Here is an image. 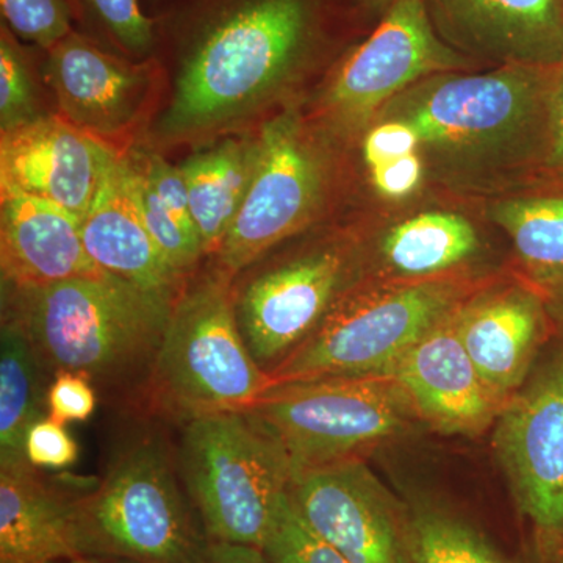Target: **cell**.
<instances>
[{
    "instance_id": "obj_35",
    "label": "cell",
    "mask_w": 563,
    "mask_h": 563,
    "mask_svg": "<svg viewBox=\"0 0 563 563\" xmlns=\"http://www.w3.org/2000/svg\"><path fill=\"white\" fill-rule=\"evenodd\" d=\"M374 190L388 201H401L412 196L424 179L422 152L404 155L368 168Z\"/></svg>"
},
{
    "instance_id": "obj_19",
    "label": "cell",
    "mask_w": 563,
    "mask_h": 563,
    "mask_svg": "<svg viewBox=\"0 0 563 563\" xmlns=\"http://www.w3.org/2000/svg\"><path fill=\"white\" fill-rule=\"evenodd\" d=\"M95 483L52 479L27 459L0 462V563L79 558V498Z\"/></svg>"
},
{
    "instance_id": "obj_21",
    "label": "cell",
    "mask_w": 563,
    "mask_h": 563,
    "mask_svg": "<svg viewBox=\"0 0 563 563\" xmlns=\"http://www.w3.org/2000/svg\"><path fill=\"white\" fill-rule=\"evenodd\" d=\"M81 240L102 272L144 290L177 298L188 277L174 269L151 239L133 196L131 166L117 155L103 173L90 209L81 218Z\"/></svg>"
},
{
    "instance_id": "obj_18",
    "label": "cell",
    "mask_w": 563,
    "mask_h": 563,
    "mask_svg": "<svg viewBox=\"0 0 563 563\" xmlns=\"http://www.w3.org/2000/svg\"><path fill=\"white\" fill-rule=\"evenodd\" d=\"M455 312L379 376L401 385L415 412L437 431L479 435L498 418L504 404L485 385L463 346Z\"/></svg>"
},
{
    "instance_id": "obj_37",
    "label": "cell",
    "mask_w": 563,
    "mask_h": 563,
    "mask_svg": "<svg viewBox=\"0 0 563 563\" xmlns=\"http://www.w3.org/2000/svg\"><path fill=\"white\" fill-rule=\"evenodd\" d=\"M207 563H265V558L258 548L210 542Z\"/></svg>"
},
{
    "instance_id": "obj_4",
    "label": "cell",
    "mask_w": 563,
    "mask_h": 563,
    "mask_svg": "<svg viewBox=\"0 0 563 563\" xmlns=\"http://www.w3.org/2000/svg\"><path fill=\"white\" fill-rule=\"evenodd\" d=\"M147 417L79 498L81 555L135 563H207L210 539L180 490L177 450Z\"/></svg>"
},
{
    "instance_id": "obj_6",
    "label": "cell",
    "mask_w": 563,
    "mask_h": 563,
    "mask_svg": "<svg viewBox=\"0 0 563 563\" xmlns=\"http://www.w3.org/2000/svg\"><path fill=\"white\" fill-rule=\"evenodd\" d=\"M180 428L181 484L210 542L262 550L295 476L284 448L244 410Z\"/></svg>"
},
{
    "instance_id": "obj_28",
    "label": "cell",
    "mask_w": 563,
    "mask_h": 563,
    "mask_svg": "<svg viewBox=\"0 0 563 563\" xmlns=\"http://www.w3.org/2000/svg\"><path fill=\"white\" fill-rule=\"evenodd\" d=\"M131 166V180L133 196L139 203L140 214L144 225L150 232L151 239L157 244L158 250L165 255L166 261L174 269L184 276H190L203 252L202 243L192 239L179 222L174 220L168 209L163 206L161 198L152 190L150 181L140 172L139 166L128 158Z\"/></svg>"
},
{
    "instance_id": "obj_20",
    "label": "cell",
    "mask_w": 563,
    "mask_h": 563,
    "mask_svg": "<svg viewBox=\"0 0 563 563\" xmlns=\"http://www.w3.org/2000/svg\"><path fill=\"white\" fill-rule=\"evenodd\" d=\"M0 187L2 285L41 287L106 273L85 250L79 217L18 188Z\"/></svg>"
},
{
    "instance_id": "obj_7",
    "label": "cell",
    "mask_w": 563,
    "mask_h": 563,
    "mask_svg": "<svg viewBox=\"0 0 563 563\" xmlns=\"http://www.w3.org/2000/svg\"><path fill=\"white\" fill-rule=\"evenodd\" d=\"M455 277L350 288L317 331L269 373L273 384L335 376H379L470 298Z\"/></svg>"
},
{
    "instance_id": "obj_12",
    "label": "cell",
    "mask_w": 563,
    "mask_h": 563,
    "mask_svg": "<svg viewBox=\"0 0 563 563\" xmlns=\"http://www.w3.org/2000/svg\"><path fill=\"white\" fill-rule=\"evenodd\" d=\"M350 274L346 250L328 246L269 266L240 287L233 284L240 331L263 372L269 376L317 331L350 290Z\"/></svg>"
},
{
    "instance_id": "obj_25",
    "label": "cell",
    "mask_w": 563,
    "mask_h": 563,
    "mask_svg": "<svg viewBox=\"0 0 563 563\" xmlns=\"http://www.w3.org/2000/svg\"><path fill=\"white\" fill-rule=\"evenodd\" d=\"M27 335L2 320L0 333V462L25 459V437L47 412L46 377Z\"/></svg>"
},
{
    "instance_id": "obj_22",
    "label": "cell",
    "mask_w": 563,
    "mask_h": 563,
    "mask_svg": "<svg viewBox=\"0 0 563 563\" xmlns=\"http://www.w3.org/2000/svg\"><path fill=\"white\" fill-rule=\"evenodd\" d=\"M258 136L229 139L196 152L181 163L191 217L206 254L220 251L250 188Z\"/></svg>"
},
{
    "instance_id": "obj_27",
    "label": "cell",
    "mask_w": 563,
    "mask_h": 563,
    "mask_svg": "<svg viewBox=\"0 0 563 563\" xmlns=\"http://www.w3.org/2000/svg\"><path fill=\"white\" fill-rule=\"evenodd\" d=\"M74 24L106 49L133 60H146L157 49L155 20L140 0H68Z\"/></svg>"
},
{
    "instance_id": "obj_38",
    "label": "cell",
    "mask_w": 563,
    "mask_h": 563,
    "mask_svg": "<svg viewBox=\"0 0 563 563\" xmlns=\"http://www.w3.org/2000/svg\"><path fill=\"white\" fill-rule=\"evenodd\" d=\"M395 2L396 0H357V7L363 21L377 24Z\"/></svg>"
},
{
    "instance_id": "obj_1",
    "label": "cell",
    "mask_w": 563,
    "mask_h": 563,
    "mask_svg": "<svg viewBox=\"0 0 563 563\" xmlns=\"http://www.w3.org/2000/svg\"><path fill=\"white\" fill-rule=\"evenodd\" d=\"M155 16L172 44L176 91L163 135L185 139L244 120L340 44L357 0H172Z\"/></svg>"
},
{
    "instance_id": "obj_24",
    "label": "cell",
    "mask_w": 563,
    "mask_h": 563,
    "mask_svg": "<svg viewBox=\"0 0 563 563\" xmlns=\"http://www.w3.org/2000/svg\"><path fill=\"white\" fill-rule=\"evenodd\" d=\"M493 222L512 239L526 279L544 296L563 288V190L493 203Z\"/></svg>"
},
{
    "instance_id": "obj_5",
    "label": "cell",
    "mask_w": 563,
    "mask_h": 563,
    "mask_svg": "<svg viewBox=\"0 0 563 563\" xmlns=\"http://www.w3.org/2000/svg\"><path fill=\"white\" fill-rule=\"evenodd\" d=\"M240 331L233 279L217 266L188 277L173 306L141 413L184 426L243 412L272 387Z\"/></svg>"
},
{
    "instance_id": "obj_42",
    "label": "cell",
    "mask_w": 563,
    "mask_h": 563,
    "mask_svg": "<svg viewBox=\"0 0 563 563\" xmlns=\"http://www.w3.org/2000/svg\"><path fill=\"white\" fill-rule=\"evenodd\" d=\"M555 563H563V540L561 548H559L558 561H555Z\"/></svg>"
},
{
    "instance_id": "obj_26",
    "label": "cell",
    "mask_w": 563,
    "mask_h": 563,
    "mask_svg": "<svg viewBox=\"0 0 563 563\" xmlns=\"http://www.w3.org/2000/svg\"><path fill=\"white\" fill-rule=\"evenodd\" d=\"M407 514L412 563H510L483 532L446 507L417 503Z\"/></svg>"
},
{
    "instance_id": "obj_34",
    "label": "cell",
    "mask_w": 563,
    "mask_h": 563,
    "mask_svg": "<svg viewBox=\"0 0 563 563\" xmlns=\"http://www.w3.org/2000/svg\"><path fill=\"white\" fill-rule=\"evenodd\" d=\"M47 415L62 424L90 420L98 406V390L76 373H57L47 388Z\"/></svg>"
},
{
    "instance_id": "obj_23",
    "label": "cell",
    "mask_w": 563,
    "mask_h": 563,
    "mask_svg": "<svg viewBox=\"0 0 563 563\" xmlns=\"http://www.w3.org/2000/svg\"><path fill=\"white\" fill-rule=\"evenodd\" d=\"M479 251L472 222L451 211L413 214L385 233V265L404 279H431L457 268Z\"/></svg>"
},
{
    "instance_id": "obj_3",
    "label": "cell",
    "mask_w": 563,
    "mask_h": 563,
    "mask_svg": "<svg viewBox=\"0 0 563 563\" xmlns=\"http://www.w3.org/2000/svg\"><path fill=\"white\" fill-rule=\"evenodd\" d=\"M554 70L509 65L440 74L396 96L376 120L406 122L422 152L455 165H543Z\"/></svg>"
},
{
    "instance_id": "obj_16",
    "label": "cell",
    "mask_w": 563,
    "mask_h": 563,
    "mask_svg": "<svg viewBox=\"0 0 563 563\" xmlns=\"http://www.w3.org/2000/svg\"><path fill=\"white\" fill-rule=\"evenodd\" d=\"M117 155L62 117H41L2 133L0 185L57 203L81 220Z\"/></svg>"
},
{
    "instance_id": "obj_10",
    "label": "cell",
    "mask_w": 563,
    "mask_h": 563,
    "mask_svg": "<svg viewBox=\"0 0 563 563\" xmlns=\"http://www.w3.org/2000/svg\"><path fill=\"white\" fill-rule=\"evenodd\" d=\"M474 62L439 35L426 0H396L336 66L324 96L325 111L336 128L363 131L413 85L470 69Z\"/></svg>"
},
{
    "instance_id": "obj_39",
    "label": "cell",
    "mask_w": 563,
    "mask_h": 563,
    "mask_svg": "<svg viewBox=\"0 0 563 563\" xmlns=\"http://www.w3.org/2000/svg\"><path fill=\"white\" fill-rule=\"evenodd\" d=\"M547 298L548 312L551 314L555 331L563 333V288L544 296Z\"/></svg>"
},
{
    "instance_id": "obj_29",
    "label": "cell",
    "mask_w": 563,
    "mask_h": 563,
    "mask_svg": "<svg viewBox=\"0 0 563 563\" xmlns=\"http://www.w3.org/2000/svg\"><path fill=\"white\" fill-rule=\"evenodd\" d=\"M31 54L20 38L0 25V128L2 133L14 131L38 120L33 95Z\"/></svg>"
},
{
    "instance_id": "obj_31",
    "label": "cell",
    "mask_w": 563,
    "mask_h": 563,
    "mask_svg": "<svg viewBox=\"0 0 563 563\" xmlns=\"http://www.w3.org/2000/svg\"><path fill=\"white\" fill-rule=\"evenodd\" d=\"M2 22L18 38L41 51L74 31L68 0H0Z\"/></svg>"
},
{
    "instance_id": "obj_13",
    "label": "cell",
    "mask_w": 563,
    "mask_h": 563,
    "mask_svg": "<svg viewBox=\"0 0 563 563\" xmlns=\"http://www.w3.org/2000/svg\"><path fill=\"white\" fill-rule=\"evenodd\" d=\"M306 525L351 563H412L409 514L358 459L292 476Z\"/></svg>"
},
{
    "instance_id": "obj_15",
    "label": "cell",
    "mask_w": 563,
    "mask_h": 563,
    "mask_svg": "<svg viewBox=\"0 0 563 563\" xmlns=\"http://www.w3.org/2000/svg\"><path fill=\"white\" fill-rule=\"evenodd\" d=\"M455 325L477 373L504 406L526 383L555 331L547 298L532 285L470 296L455 312Z\"/></svg>"
},
{
    "instance_id": "obj_32",
    "label": "cell",
    "mask_w": 563,
    "mask_h": 563,
    "mask_svg": "<svg viewBox=\"0 0 563 563\" xmlns=\"http://www.w3.org/2000/svg\"><path fill=\"white\" fill-rule=\"evenodd\" d=\"M133 163L139 166L140 172L150 181L152 190L161 198L163 206L173 214L174 220L179 222L180 228L192 239L201 242L198 228L192 221L187 181L184 179L180 166L169 165L161 155L155 154L147 157L139 155L133 158Z\"/></svg>"
},
{
    "instance_id": "obj_17",
    "label": "cell",
    "mask_w": 563,
    "mask_h": 563,
    "mask_svg": "<svg viewBox=\"0 0 563 563\" xmlns=\"http://www.w3.org/2000/svg\"><path fill=\"white\" fill-rule=\"evenodd\" d=\"M437 32L473 60L563 65V0H426Z\"/></svg>"
},
{
    "instance_id": "obj_30",
    "label": "cell",
    "mask_w": 563,
    "mask_h": 563,
    "mask_svg": "<svg viewBox=\"0 0 563 563\" xmlns=\"http://www.w3.org/2000/svg\"><path fill=\"white\" fill-rule=\"evenodd\" d=\"M262 553L265 563H351L306 525L291 501L290 490Z\"/></svg>"
},
{
    "instance_id": "obj_9",
    "label": "cell",
    "mask_w": 563,
    "mask_h": 563,
    "mask_svg": "<svg viewBox=\"0 0 563 563\" xmlns=\"http://www.w3.org/2000/svg\"><path fill=\"white\" fill-rule=\"evenodd\" d=\"M561 339L503 407L495 431L518 510L536 529L540 554L554 563L563 540V333Z\"/></svg>"
},
{
    "instance_id": "obj_41",
    "label": "cell",
    "mask_w": 563,
    "mask_h": 563,
    "mask_svg": "<svg viewBox=\"0 0 563 563\" xmlns=\"http://www.w3.org/2000/svg\"><path fill=\"white\" fill-rule=\"evenodd\" d=\"M141 5H143L144 9V2H147V0H140ZM150 2L157 3V5H168L172 0H150Z\"/></svg>"
},
{
    "instance_id": "obj_36",
    "label": "cell",
    "mask_w": 563,
    "mask_h": 563,
    "mask_svg": "<svg viewBox=\"0 0 563 563\" xmlns=\"http://www.w3.org/2000/svg\"><path fill=\"white\" fill-rule=\"evenodd\" d=\"M543 166L548 172L563 174V65L554 70L550 96V129Z\"/></svg>"
},
{
    "instance_id": "obj_14",
    "label": "cell",
    "mask_w": 563,
    "mask_h": 563,
    "mask_svg": "<svg viewBox=\"0 0 563 563\" xmlns=\"http://www.w3.org/2000/svg\"><path fill=\"white\" fill-rule=\"evenodd\" d=\"M43 52V77L60 109L58 117L117 150L114 143L143 118L157 63L106 49L76 29Z\"/></svg>"
},
{
    "instance_id": "obj_2",
    "label": "cell",
    "mask_w": 563,
    "mask_h": 563,
    "mask_svg": "<svg viewBox=\"0 0 563 563\" xmlns=\"http://www.w3.org/2000/svg\"><path fill=\"white\" fill-rule=\"evenodd\" d=\"M2 287V320L27 335L49 376L80 374L103 396L141 410L177 298L110 273Z\"/></svg>"
},
{
    "instance_id": "obj_8",
    "label": "cell",
    "mask_w": 563,
    "mask_h": 563,
    "mask_svg": "<svg viewBox=\"0 0 563 563\" xmlns=\"http://www.w3.org/2000/svg\"><path fill=\"white\" fill-rule=\"evenodd\" d=\"M272 433L292 474L358 459L407 431L415 412L388 376H335L273 384L244 410Z\"/></svg>"
},
{
    "instance_id": "obj_11",
    "label": "cell",
    "mask_w": 563,
    "mask_h": 563,
    "mask_svg": "<svg viewBox=\"0 0 563 563\" xmlns=\"http://www.w3.org/2000/svg\"><path fill=\"white\" fill-rule=\"evenodd\" d=\"M324 187V163L299 114L287 110L266 122L250 188L214 254V266L235 279L276 244L301 232L317 217Z\"/></svg>"
},
{
    "instance_id": "obj_33",
    "label": "cell",
    "mask_w": 563,
    "mask_h": 563,
    "mask_svg": "<svg viewBox=\"0 0 563 563\" xmlns=\"http://www.w3.org/2000/svg\"><path fill=\"white\" fill-rule=\"evenodd\" d=\"M79 446L65 424L49 415L36 421L25 437V459L40 470H62L76 463Z\"/></svg>"
},
{
    "instance_id": "obj_40",
    "label": "cell",
    "mask_w": 563,
    "mask_h": 563,
    "mask_svg": "<svg viewBox=\"0 0 563 563\" xmlns=\"http://www.w3.org/2000/svg\"><path fill=\"white\" fill-rule=\"evenodd\" d=\"M52 563H135L125 561V559L118 558H102V555H79V558L65 559V561H57Z\"/></svg>"
}]
</instances>
